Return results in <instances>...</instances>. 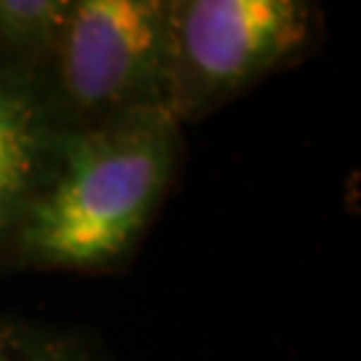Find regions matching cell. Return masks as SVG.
<instances>
[{
    "mask_svg": "<svg viewBox=\"0 0 361 361\" xmlns=\"http://www.w3.org/2000/svg\"><path fill=\"white\" fill-rule=\"evenodd\" d=\"M180 150L182 123L169 110L65 129L8 255L46 271L121 265L164 204Z\"/></svg>",
    "mask_w": 361,
    "mask_h": 361,
    "instance_id": "cell-1",
    "label": "cell"
},
{
    "mask_svg": "<svg viewBox=\"0 0 361 361\" xmlns=\"http://www.w3.org/2000/svg\"><path fill=\"white\" fill-rule=\"evenodd\" d=\"M35 73L62 129L140 110L171 113L169 0H73L51 56Z\"/></svg>",
    "mask_w": 361,
    "mask_h": 361,
    "instance_id": "cell-2",
    "label": "cell"
},
{
    "mask_svg": "<svg viewBox=\"0 0 361 361\" xmlns=\"http://www.w3.org/2000/svg\"><path fill=\"white\" fill-rule=\"evenodd\" d=\"M171 113L198 121L286 67L316 35L305 0H169Z\"/></svg>",
    "mask_w": 361,
    "mask_h": 361,
    "instance_id": "cell-3",
    "label": "cell"
},
{
    "mask_svg": "<svg viewBox=\"0 0 361 361\" xmlns=\"http://www.w3.org/2000/svg\"><path fill=\"white\" fill-rule=\"evenodd\" d=\"M62 131L38 73L0 59V257L8 255Z\"/></svg>",
    "mask_w": 361,
    "mask_h": 361,
    "instance_id": "cell-4",
    "label": "cell"
},
{
    "mask_svg": "<svg viewBox=\"0 0 361 361\" xmlns=\"http://www.w3.org/2000/svg\"><path fill=\"white\" fill-rule=\"evenodd\" d=\"M70 8L73 0H0V59L40 70Z\"/></svg>",
    "mask_w": 361,
    "mask_h": 361,
    "instance_id": "cell-5",
    "label": "cell"
},
{
    "mask_svg": "<svg viewBox=\"0 0 361 361\" xmlns=\"http://www.w3.org/2000/svg\"><path fill=\"white\" fill-rule=\"evenodd\" d=\"M0 361H102L70 332L0 316Z\"/></svg>",
    "mask_w": 361,
    "mask_h": 361,
    "instance_id": "cell-6",
    "label": "cell"
}]
</instances>
